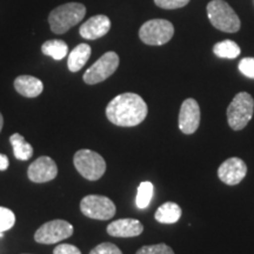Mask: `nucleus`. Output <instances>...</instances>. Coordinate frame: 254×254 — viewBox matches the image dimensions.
<instances>
[{
    "instance_id": "nucleus-1",
    "label": "nucleus",
    "mask_w": 254,
    "mask_h": 254,
    "mask_svg": "<svg viewBox=\"0 0 254 254\" xmlns=\"http://www.w3.org/2000/svg\"><path fill=\"white\" fill-rule=\"evenodd\" d=\"M148 109L145 100L135 93L117 95L106 107V117L113 125L133 127L144 122Z\"/></svg>"
},
{
    "instance_id": "nucleus-2",
    "label": "nucleus",
    "mask_w": 254,
    "mask_h": 254,
    "mask_svg": "<svg viewBox=\"0 0 254 254\" xmlns=\"http://www.w3.org/2000/svg\"><path fill=\"white\" fill-rule=\"evenodd\" d=\"M86 14V7L80 2H67L52 9L49 15L51 31L56 34L66 33L80 23Z\"/></svg>"
},
{
    "instance_id": "nucleus-3",
    "label": "nucleus",
    "mask_w": 254,
    "mask_h": 254,
    "mask_svg": "<svg viewBox=\"0 0 254 254\" xmlns=\"http://www.w3.org/2000/svg\"><path fill=\"white\" fill-rule=\"evenodd\" d=\"M206 9L209 21L217 30L226 33H236L240 30L239 17L224 0H212Z\"/></svg>"
},
{
    "instance_id": "nucleus-4",
    "label": "nucleus",
    "mask_w": 254,
    "mask_h": 254,
    "mask_svg": "<svg viewBox=\"0 0 254 254\" xmlns=\"http://www.w3.org/2000/svg\"><path fill=\"white\" fill-rule=\"evenodd\" d=\"M254 112V100L247 92H240L233 98L227 109L228 125L234 131L245 128Z\"/></svg>"
},
{
    "instance_id": "nucleus-5",
    "label": "nucleus",
    "mask_w": 254,
    "mask_h": 254,
    "mask_svg": "<svg viewBox=\"0 0 254 254\" xmlns=\"http://www.w3.org/2000/svg\"><path fill=\"white\" fill-rule=\"evenodd\" d=\"M73 163L80 176L90 182L99 180L106 171V163L104 158L91 150H79L74 154Z\"/></svg>"
},
{
    "instance_id": "nucleus-6",
    "label": "nucleus",
    "mask_w": 254,
    "mask_h": 254,
    "mask_svg": "<svg viewBox=\"0 0 254 254\" xmlns=\"http://www.w3.org/2000/svg\"><path fill=\"white\" fill-rule=\"evenodd\" d=\"M174 27L171 21L165 19H152L146 21L139 30V38L146 45L160 46L172 39Z\"/></svg>"
},
{
    "instance_id": "nucleus-7",
    "label": "nucleus",
    "mask_w": 254,
    "mask_h": 254,
    "mask_svg": "<svg viewBox=\"0 0 254 254\" xmlns=\"http://www.w3.org/2000/svg\"><path fill=\"white\" fill-rule=\"evenodd\" d=\"M82 214L95 220H109L116 215V205L110 198L91 194L82 198L80 202Z\"/></svg>"
},
{
    "instance_id": "nucleus-8",
    "label": "nucleus",
    "mask_w": 254,
    "mask_h": 254,
    "mask_svg": "<svg viewBox=\"0 0 254 254\" xmlns=\"http://www.w3.org/2000/svg\"><path fill=\"white\" fill-rule=\"evenodd\" d=\"M119 66V57L116 52H106L84 73V81L87 85H95L106 80Z\"/></svg>"
},
{
    "instance_id": "nucleus-9",
    "label": "nucleus",
    "mask_w": 254,
    "mask_h": 254,
    "mask_svg": "<svg viewBox=\"0 0 254 254\" xmlns=\"http://www.w3.org/2000/svg\"><path fill=\"white\" fill-rule=\"evenodd\" d=\"M73 234V226L65 220H52L41 225L34 233V240L43 245H52L60 243Z\"/></svg>"
},
{
    "instance_id": "nucleus-10",
    "label": "nucleus",
    "mask_w": 254,
    "mask_h": 254,
    "mask_svg": "<svg viewBox=\"0 0 254 254\" xmlns=\"http://www.w3.org/2000/svg\"><path fill=\"white\" fill-rule=\"evenodd\" d=\"M57 176H58V167L56 161L46 155L34 160L27 170V177L32 183H49L56 179Z\"/></svg>"
},
{
    "instance_id": "nucleus-11",
    "label": "nucleus",
    "mask_w": 254,
    "mask_h": 254,
    "mask_svg": "<svg viewBox=\"0 0 254 254\" xmlns=\"http://www.w3.org/2000/svg\"><path fill=\"white\" fill-rule=\"evenodd\" d=\"M247 174V166L240 158H230L218 168V177L226 185L234 186L243 182Z\"/></svg>"
},
{
    "instance_id": "nucleus-12",
    "label": "nucleus",
    "mask_w": 254,
    "mask_h": 254,
    "mask_svg": "<svg viewBox=\"0 0 254 254\" xmlns=\"http://www.w3.org/2000/svg\"><path fill=\"white\" fill-rule=\"evenodd\" d=\"M200 124V107L196 100L189 98L184 101L179 112V128L184 134H193Z\"/></svg>"
},
{
    "instance_id": "nucleus-13",
    "label": "nucleus",
    "mask_w": 254,
    "mask_h": 254,
    "mask_svg": "<svg viewBox=\"0 0 254 254\" xmlns=\"http://www.w3.org/2000/svg\"><path fill=\"white\" fill-rule=\"evenodd\" d=\"M111 28V20L104 14L94 15L81 25L79 33L84 39L97 40L109 33Z\"/></svg>"
},
{
    "instance_id": "nucleus-14",
    "label": "nucleus",
    "mask_w": 254,
    "mask_h": 254,
    "mask_svg": "<svg viewBox=\"0 0 254 254\" xmlns=\"http://www.w3.org/2000/svg\"><path fill=\"white\" fill-rule=\"evenodd\" d=\"M144 232V226L139 220L131 218L119 219L107 226V233L114 238L138 237Z\"/></svg>"
},
{
    "instance_id": "nucleus-15",
    "label": "nucleus",
    "mask_w": 254,
    "mask_h": 254,
    "mask_svg": "<svg viewBox=\"0 0 254 254\" xmlns=\"http://www.w3.org/2000/svg\"><path fill=\"white\" fill-rule=\"evenodd\" d=\"M14 88L19 94L26 98H36L44 90L43 81L32 75H19L14 80Z\"/></svg>"
},
{
    "instance_id": "nucleus-16",
    "label": "nucleus",
    "mask_w": 254,
    "mask_h": 254,
    "mask_svg": "<svg viewBox=\"0 0 254 254\" xmlns=\"http://www.w3.org/2000/svg\"><path fill=\"white\" fill-rule=\"evenodd\" d=\"M91 46L87 44H79L72 52L69 53L67 59V67L71 72H78L84 67L91 57Z\"/></svg>"
},
{
    "instance_id": "nucleus-17",
    "label": "nucleus",
    "mask_w": 254,
    "mask_h": 254,
    "mask_svg": "<svg viewBox=\"0 0 254 254\" xmlns=\"http://www.w3.org/2000/svg\"><path fill=\"white\" fill-rule=\"evenodd\" d=\"M182 217V208L176 202L167 201L163 204L155 212V220L160 224H176Z\"/></svg>"
},
{
    "instance_id": "nucleus-18",
    "label": "nucleus",
    "mask_w": 254,
    "mask_h": 254,
    "mask_svg": "<svg viewBox=\"0 0 254 254\" xmlns=\"http://www.w3.org/2000/svg\"><path fill=\"white\" fill-rule=\"evenodd\" d=\"M9 142L12 144L14 157L18 160L27 161L32 158V155H33V147L25 140L23 135L19 134V133H14L9 138Z\"/></svg>"
},
{
    "instance_id": "nucleus-19",
    "label": "nucleus",
    "mask_w": 254,
    "mask_h": 254,
    "mask_svg": "<svg viewBox=\"0 0 254 254\" xmlns=\"http://www.w3.org/2000/svg\"><path fill=\"white\" fill-rule=\"evenodd\" d=\"M41 52L55 60H62L67 56L68 46L65 41L59 39L47 40L41 46Z\"/></svg>"
},
{
    "instance_id": "nucleus-20",
    "label": "nucleus",
    "mask_w": 254,
    "mask_h": 254,
    "mask_svg": "<svg viewBox=\"0 0 254 254\" xmlns=\"http://www.w3.org/2000/svg\"><path fill=\"white\" fill-rule=\"evenodd\" d=\"M213 52L219 58L236 59L240 55V47L232 40H222L220 43L215 44Z\"/></svg>"
},
{
    "instance_id": "nucleus-21",
    "label": "nucleus",
    "mask_w": 254,
    "mask_h": 254,
    "mask_svg": "<svg viewBox=\"0 0 254 254\" xmlns=\"http://www.w3.org/2000/svg\"><path fill=\"white\" fill-rule=\"evenodd\" d=\"M154 187L150 182L141 183L138 187V192H136V199L135 204L136 207L140 209H145L150 205L152 196H153Z\"/></svg>"
},
{
    "instance_id": "nucleus-22",
    "label": "nucleus",
    "mask_w": 254,
    "mask_h": 254,
    "mask_svg": "<svg viewBox=\"0 0 254 254\" xmlns=\"http://www.w3.org/2000/svg\"><path fill=\"white\" fill-rule=\"evenodd\" d=\"M15 224V215L9 208L1 207L0 206V232H4L11 230Z\"/></svg>"
},
{
    "instance_id": "nucleus-23",
    "label": "nucleus",
    "mask_w": 254,
    "mask_h": 254,
    "mask_svg": "<svg viewBox=\"0 0 254 254\" xmlns=\"http://www.w3.org/2000/svg\"><path fill=\"white\" fill-rule=\"evenodd\" d=\"M135 254H174V252L166 244H157V245L142 246L136 251Z\"/></svg>"
},
{
    "instance_id": "nucleus-24",
    "label": "nucleus",
    "mask_w": 254,
    "mask_h": 254,
    "mask_svg": "<svg viewBox=\"0 0 254 254\" xmlns=\"http://www.w3.org/2000/svg\"><path fill=\"white\" fill-rule=\"evenodd\" d=\"M90 254H123L122 251L118 246L111 243H103L95 246L93 250L91 251Z\"/></svg>"
},
{
    "instance_id": "nucleus-25",
    "label": "nucleus",
    "mask_w": 254,
    "mask_h": 254,
    "mask_svg": "<svg viewBox=\"0 0 254 254\" xmlns=\"http://www.w3.org/2000/svg\"><path fill=\"white\" fill-rule=\"evenodd\" d=\"M158 7L164 9H176L186 6L190 0H154Z\"/></svg>"
},
{
    "instance_id": "nucleus-26",
    "label": "nucleus",
    "mask_w": 254,
    "mask_h": 254,
    "mask_svg": "<svg viewBox=\"0 0 254 254\" xmlns=\"http://www.w3.org/2000/svg\"><path fill=\"white\" fill-rule=\"evenodd\" d=\"M239 71L247 78L254 79V58H244L239 63Z\"/></svg>"
},
{
    "instance_id": "nucleus-27",
    "label": "nucleus",
    "mask_w": 254,
    "mask_h": 254,
    "mask_svg": "<svg viewBox=\"0 0 254 254\" xmlns=\"http://www.w3.org/2000/svg\"><path fill=\"white\" fill-rule=\"evenodd\" d=\"M53 254H81V252L77 246L69 245V244H62V245L56 247Z\"/></svg>"
},
{
    "instance_id": "nucleus-28",
    "label": "nucleus",
    "mask_w": 254,
    "mask_h": 254,
    "mask_svg": "<svg viewBox=\"0 0 254 254\" xmlns=\"http://www.w3.org/2000/svg\"><path fill=\"white\" fill-rule=\"evenodd\" d=\"M9 166L7 155L0 153V171H6Z\"/></svg>"
},
{
    "instance_id": "nucleus-29",
    "label": "nucleus",
    "mask_w": 254,
    "mask_h": 254,
    "mask_svg": "<svg viewBox=\"0 0 254 254\" xmlns=\"http://www.w3.org/2000/svg\"><path fill=\"white\" fill-rule=\"evenodd\" d=\"M2 125H4V118H2L1 113H0V132H1L2 129Z\"/></svg>"
},
{
    "instance_id": "nucleus-30",
    "label": "nucleus",
    "mask_w": 254,
    "mask_h": 254,
    "mask_svg": "<svg viewBox=\"0 0 254 254\" xmlns=\"http://www.w3.org/2000/svg\"><path fill=\"white\" fill-rule=\"evenodd\" d=\"M0 238H2V233H1V232H0Z\"/></svg>"
}]
</instances>
